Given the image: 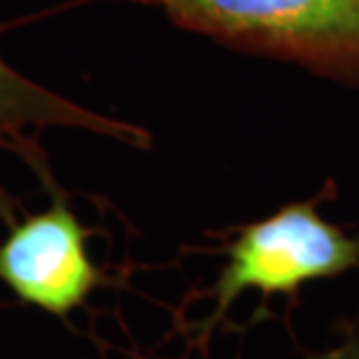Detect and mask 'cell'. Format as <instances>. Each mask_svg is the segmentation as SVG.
<instances>
[{
    "instance_id": "6da1fadb",
    "label": "cell",
    "mask_w": 359,
    "mask_h": 359,
    "mask_svg": "<svg viewBox=\"0 0 359 359\" xmlns=\"http://www.w3.org/2000/svg\"><path fill=\"white\" fill-rule=\"evenodd\" d=\"M184 31L359 87V0H131Z\"/></svg>"
},
{
    "instance_id": "7a4b0ae2",
    "label": "cell",
    "mask_w": 359,
    "mask_h": 359,
    "mask_svg": "<svg viewBox=\"0 0 359 359\" xmlns=\"http://www.w3.org/2000/svg\"><path fill=\"white\" fill-rule=\"evenodd\" d=\"M359 266V236L320 215L315 201H297L264 219L241 226L226 245V264L215 280L212 313L203 320V339L224 320L243 292L297 297L315 280L339 278Z\"/></svg>"
},
{
    "instance_id": "3957f363",
    "label": "cell",
    "mask_w": 359,
    "mask_h": 359,
    "mask_svg": "<svg viewBox=\"0 0 359 359\" xmlns=\"http://www.w3.org/2000/svg\"><path fill=\"white\" fill-rule=\"evenodd\" d=\"M89 238L91 229L56 194L47 210L12 224L0 241V283L21 304L66 320L107 283Z\"/></svg>"
},
{
    "instance_id": "277c9868",
    "label": "cell",
    "mask_w": 359,
    "mask_h": 359,
    "mask_svg": "<svg viewBox=\"0 0 359 359\" xmlns=\"http://www.w3.org/2000/svg\"><path fill=\"white\" fill-rule=\"evenodd\" d=\"M5 26H0L3 31ZM82 128L105 138H114L131 147H149V133L142 126L128 121L105 117L93 112L61 93L42 87L31 77L19 73L0 54V140L5 145H17V152L28 163L38 168L40 177L49 182L45 173V161L33 147V133L42 128Z\"/></svg>"
},
{
    "instance_id": "5b68a950",
    "label": "cell",
    "mask_w": 359,
    "mask_h": 359,
    "mask_svg": "<svg viewBox=\"0 0 359 359\" xmlns=\"http://www.w3.org/2000/svg\"><path fill=\"white\" fill-rule=\"evenodd\" d=\"M311 359H359V334L350 336L341 346L327 350V353H322V355H315Z\"/></svg>"
}]
</instances>
